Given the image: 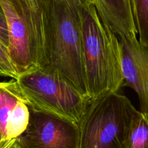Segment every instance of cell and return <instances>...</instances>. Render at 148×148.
I'll list each match as a JSON object with an SVG mask.
<instances>
[{
    "mask_svg": "<svg viewBox=\"0 0 148 148\" xmlns=\"http://www.w3.org/2000/svg\"><path fill=\"white\" fill-rule=\"evenodd\" d=\"M75 1H76L77 3H79V4H84L85 2H86V1H88V0H75Z\"/></svg>",
    "mask_w": 148,
    "mask_h": 148,
    "instance_id": "cell-16",
    "label": "cell"
},
{
    "mask_svg": "<svg viewBox=\"0 0 148 148\" xmlns=\"http://www.w3.org/2000/svg\"><path fill=\"white\" fill-rule=\"evenodd\" d=\"M32 30L39 66L46 64L43 9L44 0H18Z\"/></svg>",
    "mask_w": 148,
    "mask_h": 148,
    "instance_id": "cell-10",
    "label": "cell"
},
{
    "mask_svg": "<svg viewBox=\"0 0 148 148\" xmlns=\"http://www.w3.org/2000/svg\"><path fill=\"white\" fill-rule=\"evenodd\" d=\"M31 111L78 124L90 100L48 66H38L14 79Z\"/></svg>",
    "mask_w": 148,
    "mask_h": 148,
    "instance_id": "cell-3",
    "label": "cell"
},
{
    "mask_svg": "<svg viewBox=\"0 0 148 148\" xmlns=\"http://www.w3.org/2000/svg\"><path fill=\"white\" fill-rule=\"evenodd\" d=\"M120 42L124 86L134 90L140 101V111L148 114V46L138 40Z\"/></svg>",
    "mask_w": 148,
    "mask_h": 148,
    "instance_id": "cell-8",
    "label": "cell"
},
{
    "mask_svg": "<svg viewBox=\"0 0 148 148\" xmlns=\"http://www.w3.org/2000/svg\"><path fill=\"white\" fill-rule=\"evenodd\" d=\"M124 148H148L147 113H137L129 130Z\"/></svg>",
    "mask_w": 148,
    "mask_h": 148,
    "instance_id": "cell-11",
    "label": "cell"
},
{
    "mask_svg": "<svg viewBox=\"0 0 148 148\" xmlns=\"http://www.w3.org/2000/svg\"><path fill=\"white\" fill-rule=\"evenodd\" d=\"M30 110L20 96L14 79L0 82V148L25 132Z\"/></svg>",
    "mask_w": 148,
    "mask_h": 148,
    "instance_id": "cell-7",
    "label": "cell"
},
{
    "mask_svg": "<svg viewBox=\"0 0 148 148\" xmlns=\"http://www.w3.org/2000/svg\"><path fill=\"white\" fill-rule=\"evenodd\" d=\"M103 22L120 41L137 40L130 0H91Z\"/></svg>",
    "mask_w": 148,
    "mask_h": 148,
    "instance_id": "cell-9",
    "label": "cell"
},
{
    "mask_svg": "<svg viewBox=\"0 0 148 148\" xmlns=\"http://www.w3.org/2000/svg\"><path fill=\"white\" fill-rule=\"evenodd\" d=\"M82 53L87 96L90 100L124 86L121 42L101 20L91 0L79 5Z\"/></svg>",
    "mask_w": 148,
    "mask_h": 148,
    "instance_id": "cell-1",
    "label": "cell"
},
{
    "mask_svg": "<svg viewBox=\"0 0 148 148\" xmlns=\"http://www.w3.org/2000/svg\"><path fill=\"white\" fill-rule=\"evenodd\" d=\"M138 110L119 92L91 100L78 124L79 148H124Z\"/></svg>",
    "mask_w": 148,
    "mask_h": 148,
    "instance_id": "cell-4",
    "label": "cell"
},
{
    "mask_svg": "<svg viewBox=\"0 0 148 148\" xmlns=\"http://www.w3.org/2000/svg\"><path fill=\"white\" fill-rule=\"evenodd\" d=\"M17 140L23 148H79V127L30 110L27 129Z\"/></svg>",
    "mask_w": 148,
    "mask_h": 148,
    "instance_id": "cell-5",
    "label": "cell"
},
{
    "mask_svg": "<svg viewBox=\"0 0 148 148\" xmlns=\"http://www.w3.org/2000/svg\"><path fill=\"white\" fill-rule=\"evenodd\" d=\"M0 76L17 79L19 74L10 59L8 49L0 42Z\"/></svg>",
    "mask_w": 148,
    "mask_h": 148,
    "instance_id": "cell-13",
    "label": "cell"
},
{
    "mask_svg": "<svg viewBox=\"0 0 148 148\" xmlns=\"http://www.w3.org/2000/svg\"><path fill=\"white\" fill-rule=\"evenodd\" d=\"M139 42L148 46V0H130Z\"/></svg>",
    "mask_w": 148,
    "mask_h": 148,
    "instance_id": "cell-12",
    "label": "cell"
},
{
    "mask_svg": "<svg viewBox=\"0 0 148 148\" xmlns=\"http://www.w3.org/2000/svg\"><path fill=\"white\" fill-rule=\"evenodd\" d=\"M9 33L8 52L19 75L39 66L30 26L18 0H0Z\"/></svg>",
    "mask_w": 148,
    "mask_h": 148,
    "instance_id": "cell-6",
    "label": "cell"
},
{
    "mask_svg": "<svg viewBox=\"0 0 148 148\" xmlns=\"http://www.w3.org/2000/svg\"><path fill=\"white\" fill-rule=\"evenodd\" d=\"M4 148H23V147L20 145V143L17 138L10 142Z\"/></svg>",
    "mask_w": 148,
    "mask_h": 148,
    "instance_id": "cell-15",
    "label": "cell"
},
{
    "mask_svg": "<svg viewBox=\"0 0 148 148\" xmlns=\"http://www.w3.org/2000/svg\"><path fill=\"white\" fill-rule=\"evenodd\" d=\"M0 42L8 49L9 33L7 29V20L2 7L0 4Z\"/></svg>",
    "mask_w": 148,
    "mask_h": 148,
    "instance_id": "cell-14",
    "label": "cell"
},
{
    "mask_svg": "<svg viewBox=\"0 0 148 148\" xmlns=\"http://www.w3.org/2000/svg\"><path fill=\"white\" fill-rule=\"evenodd\" d=\"M79 5L75 0H44V66L56 71L87 95Z\"/></svg>",
    "mask_w": 148,
    "mask_h": 148,
    "instance_id": "cell-2",
    "label": "cell"
}]
</instances>
